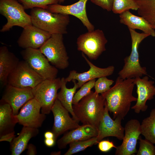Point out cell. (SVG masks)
I'll list each match as a JSON object with an SVG mask.
<instances>
[{"label": "cell", "mask_w": 155, "mask_h": 155, "mask_svg": "<svg viewBox=\"0 0 155 155\" xmlns=\"http://www.w3.org/2000/svg\"><path fill=\"white\" fill-rule=\"evenodd\" d=\"M134 78L123 79L118 77L115 85L106 92L102 94L105 100V105L113 119L119 117L122 120L129 112L131 103L136 101L133 92Z\"/></svg>", "instance_id": "1"}, {"label": "cell", "mask_w": 155, "mask_h": 155, "mask_svg": "<svg viewBox=\"0 0 155 155\" xmlns=\"http://www.w3.org/2000/svg\"><path fill=\"white\" fill-rule=\"evenodd\" d=\"M105 104V99L102 94L91 91L78 103L73 104V108L78 121L98 129L103 114Z\"/></svg>", "instance_id": "2"}, {"label": "cell", "mask_w": 155, "mask_h": 155, "mask_svg": "<svg viewBox=\"0 0 155 155\" xmlns=\"http://www.w3.org/2000/svg\"><path fill=\"white\" fill-rule=\"evenodd\" d=\"M32 24L51 34H67L68 15L53 13L46 9L35 7L30 13Z\"/></svg>", "instance_id": "3"}, {"label": "cell", "mask_w": 155, "mask_h": 155, "mask_svg": "<svg viewBox=\"0 0 155 155\" xmlns=\"http://www.w3.org/2000/svg\"><path fill=\"white\" fill-rule=\"evenodd\" d=\"M131 41V49L130 55L124 59V64L119 72V77L125 79L141 77L147 75L146 68L141 65L139 59V46L141 42L150 35L144 32L139 33L135 30L128 28Z\"/></svg>", "instance_id": "4"}, {"label": "cell", "mask_w": 155, "mask_h": 155, "mask_svg": "<svg viewBox=\"0 0 155 155\" xmlns=\"http://www.w3.org/2000/svg\"><path fill=\"white\" fill-rule=\"evenodd\" d=\"M22 5L17 0H0V13L7 19V23L3 26L0 31H9L15 26L24 28L32 24L30 15L25 11Z\"/></svg>", "instance_id": "5"}, {"label": "cell", "mask_w": 155, "mask_h": 155, "mask_svg": "<svg viewBox=\"0 0 155 155\" xmlns=\"http://www.w3.org/2000/svg\"><path fill=\"white\" fill-rule=\"evenodd\" d=\"M108 40L102 30L99 29L80 35L77 39V49L91 60H96L106 50Z\"/></svg>", "instance_id": "6"}, {"label": "cell", "mask_w": 155, "mask_h": 155, "mask_svg": "<svg viewBox=\"0 0 155 155\" xmlns=\"http://www.w3.org/2000/svg\"><path fill=\"white\" fill-rule=\"evenodd\" d=\"M63 34H54L39 49L49 62L57 69H64L69 66V57Z\"/></svg>", "instance_id": "7"}, {"label": "cell", "mask_w": 155, "mask_h": 155, "mask_svg": "<svg viewBox=\"0 0 155 155\" xmlns=\"http://www.w3.org/2000/svg\"><path fill=\"white\" fill-rule=\"evenodd\" d=\"M61 78L44 80L32 88L34 98L40 103L41 112L49 114L57 99V91L61 86Z\"/></svg>", "instance_id": "8"}, {"label": "cell", "mask_w": 155, "mask_h": 155, "mask_svg": "<svg viewBox=\"0 0 155 155\" xmlns=\"http://www.w3.org/2000/svg\"><path fill=\"white\" fill-rule=\"evenodd\" d=\"M23 58L32 68L44 80L57 78V69L51 65L39 49H24L21 52Z\"/></svg>", "instance_id": "9"}, {"label": "cell", "mask_w": 155, "mask_h": 155, "mask_svg": "<svg viewBox=\"0 0 155 155\" xmlns=\"http://www.w3.org/2000/svg\"><path fill=\"white\" fill-rule=\"evenodd\" d=\"M44 80L24 60L20 61L9 75L7 84L19 88H33Z\"/></svg>", "instance_id": "10"}, {"label": "cell", "mask_w": 155, "mask_h": 155, "mask_svg": "<svg viewBox=\"0 0 155 155\" xmlns=\"http://www.w3.org/2000/svg\"><path fill=\"white\" fill-rule=\"evenodd\" d=\"M39 102L34 98L26 102L15 117L17 123L31 127L38 128L45 120L46 115L42 113Z\"/></svg>", "instance_id": "11"}, {"label": "cell", "mask_w": 155, "mask_h": 155, "mask_svg": "<svg viewBox=\"0 0 155 155\" xmlns=\"http://www.w3.org/2000/svg\"><path fill=\"white\" fill-rule=\"evenodd\" d=\"M54 119L52 131L56 140L60 135L68 131L75 129L80 125L79 122L71 118L69 111L57 99L51 109Z\"/></svg>", "instance_id": "12"}, {"label": "cell", "mask_w": 155, "mask_h": 155, "mask_svg": "<svg viewBox=\"0 0 155 155\" xmlns=\"http://www.w3.org/2000/svg\"><path fill=\"white\" fill-rule=\"evenodd\" d=\"M140 125L136 119H131L126 123L124 136L122 144L117 147L116 155H133L137 152L136 146L137 141L141 134Z\"/></svg>", "instance_id": "13"}, {"label": "cell", "mask_w": 155, "mask_h": 155, "mask_svg": "<svg viewBox=\"0 0 155 155\" xmlns=\"http://www.w3.org/2000/svg\"><path fill=\"white\" fill-rule=\"evenodd\" d=\"M51 35L32 24L29 25L23 28L17 43L20 47L24 49H39Z\"/></svg>", "instance_id": "14"}, {"label": "cell", "mask_w": 155, "mask_h": 155, "mask_svg": "<svg viewBox=\"0 0 155 155\" xmlns=\"http://www.w3.org/2000/svg\"><path fill=\"white\" fill-rule=\"evenodd\" d=\"M82 56L90 66L89 69L81 73H78L75 70L70 71L69 75L65 78L67 83L74 80H77L78 81L77 84L79 88L89 81L102 77L108 76L113 73L115 69L113 66H110L105 68H100L93 64L82 53Z\"/></svg>", "instance_id": "15"}, {"label": "cell", "mask_w": 155, "mask_h": 155, "mask_svg": "<svg viewBox=\"0 0 155 155\" xmlns=\"http://www.w3.org/2000/svg\"><path fill=\"white\" fill-rule=\"evenodd\" d=\"M34 98L32 88H19L7 84L1 100L10 105L16 115L26 102Z\"/></svg>", "instance_id": "16"}, {"label": "cell", "mask_w": 155, "mask_h": 155, "mask_svg": "<svg viewBox=\"0 0 155 155\" xmlns=\"http://www.w3.org/2000/svg\"><path fill=\"white\" fill-rule=\"evenodd\" d=\"M109 111L105 104L103 116L100 121L98 128V134L96 136L99 142L103 138L112 136L119 140H123L124 136V127L121 125L122 120L117 117L115 120L110 116Z\"/></svg>", "instance_id": "17"}, {"label": "cell", "mask_w": 155, "mask_h": 155, "mask_svg": "<svg viewBox=\"0 0 155 155\" xmlns=\"http://www.w3.org/2000/svg\"><path fill=\"white\" fill-rule=\"evenodd\" d=\"M88 0H79L70 5H63L58 3L49 5L46 9L52 12L73 16L78 18L88 31L94 30V26L87 16L86 5Z\"/></svg>", "instance_id": "18"}, {"label": "cell", "mask_w": 155, "mask_h": 155, "mask_svg": "<svg viewBox=\"0 0 155 155\" xmlns=\"http://www.w3.org/2000/svg\"><path fill=\"white\" fill-rule=\"evenodd\" d=\"M134 82L137 87V98L135 104L131 108L134 110L135 113L138 114L141 111L147 110L148 106L146 104V102L154 98L155 96V86L154 82L149 80L147 76L142 78H135Z\"/></svg>", "instance_id": "19"}, {"label": "cell", "mask_w": 155, "mask_h": 155, "mask_svg": "<svg viewBox=\"0 0 155 155\" xmlns=\"http://www.w3.org/2000/svg\"><path fill=\"white\" fill-rule=\"evenodd\" d=\"M98 134L97 129L89 125L82 124L70 130L59 139L57 142L58 147L60 149H64L72 142L88 140L96 137Z\"/></svg>", "instance_id": "20"}, {"label": "cell", "mask_w": 155, "mask_h": 155, "mask_svg": "<svg viewBox=\"0 0 155 155\" xmlns=\"http://www.w3.org/2000/svg\"><path fill=\"white\" fill-rule=\"evenodd\" d=\"M18 58L5 46L0 48V83L1 87L7 84L8 77L18 65Z\"/></svg>", "instance_id": "21"}, {"label": "cell", "mask_w": 155, "mask_h": 155, "mask_svg": "<svg viewBox=\"0 0 155 155\" xmlns=\"http://www.w3.org/2000/svg\"><path fill=\"white\" fill-rule=\"evenodd\" d=\"M119 17L120 23L127 26L128 28L139 29L155 37V30L143 17L135 15L129 10L120 14Z\"/></svg>", "instance_id": "22"}, {"label": "cell", "mask_w": 155, "mask_h": 155, "mask_svg": "<svg viewBox=\"0 0 155 155\" xmlns=\"http://www.w3.org/2000/svg\"><path fill=\"white\" fill-rule=\"evenodd\" d=\"M38 133V128L23 126L19 135L15 137L10 143L11 154L20 155L27 148L30 139Z\"/></svg>", "instance_id": "23"}, {"label": "cell", "mask_w": 155, "mask_h": 155, "mask_svg": "<svg viewBox=\"0 0 155 155\" xmlns=\"http://www.w3.org/2000/svg\"><path fill=\"white\" fill-rule=\"evenodd\" d=\"M17 122L10 105L1 101L0 105V136L14 132Z\"/></svg>", "instance_id": "24"}, {"label": "cell", "mask_w": 155, "mask_h": 155, "mask_svg": "<svg viewBox=\"0 0 155 155\" xmlns=\"http://www.w3.org/2000/svg\"><path fill=\"white\" fill-rule=\"evenodd\" d=\"M61 81L60 90L57 94V99L64 107L71 114L72 117L78 121L73 111L72 104L74 95L77 89L79 88L76 80H74L72 81L73 82L74 85L73 88H67V82L65 81V78H61Z\"/></svg>", "instance_id": "25"}, {"label": "cell", "mask_w": 155, "mask_h": 155, "mask_svg": "<svg viewBox=\"0 0 155 155\" xmlns=\"http://www.w3.org/2000/svg\"><path fill=\"white\" fill-rule=\"evenodd\" d=\"M138 6V14L155 30V0H134Z\"/></svg>", "instance_id": "26"}, {"label": "cell", "mask_w": 155, "mask_h": 155, "mask_svg": "<svg viewBox=\"0 0 155 155\" xmlns=\"http://www.w3.org/2000/svg\"><path fill=\"white\" fill-rule=\"evenodd\" d=\"M140 127L141 134L155 144V108L151 110L149 116L143 120Z\"/></svg>", "instance_id": "27"}, {"label": "cell", "mask_w": 155, "mask_h": 155, "mask_svg": "<svg viewBox=\"0 0 155 155\" xmlns=\"http://www.w3.org/2000/svg\"><path fill=\"white\" fill-rule=\"evenodd\" d=\"M98 143L96 137L85 140L72 142L69 144V148L64 155L73 154L83 151L88 148Z\"/></svg>", "instance_id": "28"}, {"label": "cell", "mask_w": 155, "mask_h": 155, "mask_svg": "<svg viewBox=\"0 0 155 155\" xmlns=\"http://www.w3.org/2000/svg\"><path fill=\"white\" fill-rule=\"evenodd\" d=\"M138 8L134 0H113L112 11L120 14L130 9L137 11Z\"/></svg>", "instance_id": "29"}, {"label": "cell", "mask_w": 155, "mask_h": 155, "mask_svg": "<svg viewBox=\"0 0 155 155\" xmlns=\"http://www.w3.org/2000/svg\"><path fill=\"white\" fill-rule=\"evenodd\" d=\"M25 9L41 7L47 9L49 5L58 3V0H18Z\"/></svg>", "instance_id": "30"}, {"label": "cell", "mask_w": 155, "mask_h": 155, "mask_svg": "<svg viewBox=\"0 0 155 155\" xmlns=\"http://www.w3.org/2000/svg\"><path fill=\"white\" fill-rule=\"evenodd\" d=\"M96 79L89 81L84 83L80 88L75 94L73 100L72 104L78 103L83 97L88 94L94 87Z\"/></svg>", "instance_id": "31"}, {"label": "cell", "mask_w": 155, "mask_h": 155, "mask_svg": "<svg viewBox=\"0 0 155 155\" xmlns=\"http://www.w3.org/2000/svg\"><path fill=\"white\" fill-rule=\"evenodd\" d=\"M139 148L137 155H155V146L150 141L142 139L140 136Z\"/></svg>", "instance_id": "32"}, {"label": "cell", "mask_w": 155, "mask_h": 155, "mask_svg": "<svg viewBox=\"0 0 155 155\" xmlns=\"http://www.w3.org/2000/svg\"><path fill=\"white\" fill-rule=\"evenodd\" d=\"M114 81L112 80L109 79L106 77H102L98 78L96 81L95 85V92L101 94L108 91L111 88V86Z\"/></svg>", "instance_id": "33"}, {"label": "cell", "mask_w": 155, "mask_h": 155, "mask_svg": "<svg viewBox=\"0 0 155 155\" xmlns=\"http://www.w3.org/2000/svg\"><path fill=\"white\" fill-rule=\"evenodd\" d=\"M98 144L99 149L102 152H107L113 148H117L112 141H110L108 140H102Z\"/></svg>", "instance_id": "34"}, {"label": "cell", "mask_w": 155, "mask_h": 155, "mask_svg": "<svg viewBox=\"0 0 155 155\" xmlns=\"http://www.w3.org/2000/svg\"><path fill=\"white\" fill-rule=\"evenodd\" d=\"M94 4L108 11H112L113 0H90Z\"/></svg>", "instance_id": "35"}, {"label": "cell", "mask_w": 155, "mask_h": 155, "mask_svg": "<svg viewBox=\"0 0 155 155\" xmlns=\"http://www.w3.org/2000/svg\"><path fill=\"white\" fill-rule=\"evenodd\" d=\"M15 136V132L2 135L0 136V141H7L11 143Z\"/></svg>", "instance_id": "36"}, {"label": "cell", "mask_w": 155, "mask_h": 155, "mask_svg": "<svg viewBox=\"0 0 155 155\" xmlns=\"http://www.w3.org/2000/svg\"><path fill=\"white\" fill-rule=\"evenodd\" d=\"M28 151L27 154L29 155H34L37 154V151L35 146L33 144H30L28 145L27 148Z\"/></svg>", "instance_id": "37"}, {"label": "cell", "mask_w": 155, "mask_h": 155, "mask_svg": "<svg viewBox=\"0 0 155 155\" xmlns=\"http://www.w3.org/2000/svg\"><path fill=\"white\" fill-rule=\"evenodd\" d=\"M56 140L54 138H45L44 141L45 145L48 147H52L55 144Z\"/></svg>", "instance_id": "38"}, {"label": "cell", "mask_w": 155, "mask_h": 155, "mask_svg": "<svg viewBox=\"0 0 155 155\" xmlns=\"http://www.w3.org/2000/svg\"><path fill=\"white\" fill-rule=\"evenodd\" d=\"M45 138H54V135L52 131H47L44 134Z\"/></svg>", "instance_id": "39"}, {"label": "cell", "mask_w": 155, "mask_h": 155, "mask_svg": "<svg viewBox=\"0 0 155 155\" xmlns=\"http://www.w3.org/2000/svg\"><path fill=\"white\" fill-rule=\"evenodd\" d=\"M59 0V3L63 2L65 1V0Z\"/></svg>", "instance_id": "40"}, {"label": "cell", "mask_w": 155, "mask_h": 155, "mask_svg": "<svg viewBox=\"0 0 155 155\" xmlns=\"http://www.w3.org/2000/svg\"></svg>", "instance_id": "41"}]
</instances>
